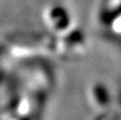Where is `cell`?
<instances>
[{"instance_id": "cell-6", "label": "cell", "mask_w": 121, "mask_h": 120, "mask_svg": "<svg viewBox=\"0 0 121 120\" xmlns=\"http://www.w3.org/2000/svg\"><path fill=\"white\" fill-rule=\"evenodd\" d=\"M97 120H115V119H114L109 114H103L100 118H98Z\"/></svg>"}, {"instance_id": "cell-4", "label": "cell", "mask_w": 121, "mask_h": 120, "mask_svg": "<svg viewBox=\"0 0 121 120\" xmlns=\"http://www.w3.org/2000/svg\"><path fill=\"white\" fill-rule=\"evenodd\" d=\"M121 9V0H102L100 19H107L111 15L116 13Z\"/></svg>"}, {"instance_id": "cell-1", "label": "cell", "mask_w": 121, "mask_h": 120, "mask_svg": "<svg viewBox=\"0 0 121 120\" xmlns=\"http://www.w3.org/2000/svg\"><path fill=\"white\" fill-rule=\"evenodd\" d=\"M47 21L55 33L60 36L68 34L73 30V19L69 11L63 6H53L47 12Z\"/></svg>"}, {"instance_id": "cell-5", "label": "cell", "mask_w": 121, "mask_h": 120, "mask_svg": "<svg viewBox=\"0 0 121 120\" xmlns=\"http://www.w3.org/2000/svg\"><path fill=\"white\" fill-rule=\"evenodd\" d=\"M106 25L112 35H121V9L106 19Z\"/></svg>"}, {"instance_id": "cell-3", "label": "cell", "mask_w": 121, "mask_h": 120, "mask_svg": "<svg viewBox=\"0 0 121 120\" xmlns=\"http://www.w3.org/2000/svg\"><path fill=\"white\" fill-rule=\"evenodd\" d=\"M88 100L89 103L99 111H105L112 103V98L108 89L104 84L95 83L88 88Z\"/></svg>"}, {"instance_id": "cell-2", "label": "cell", "mask_w": 121, "mask_h": 120, "mask_svg": "<svg viewBox=\"0 0 121 120\" xmlns=\"http://www.w3.org/2000/svg\"><path fill=\"white\" fill-rule=\"evenodd\" d=\"M62 50L68 55H80L86 50V38L79 30L73 29L62 38Z\"/></svg>"}]
</instances>
